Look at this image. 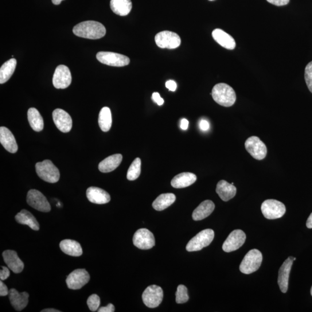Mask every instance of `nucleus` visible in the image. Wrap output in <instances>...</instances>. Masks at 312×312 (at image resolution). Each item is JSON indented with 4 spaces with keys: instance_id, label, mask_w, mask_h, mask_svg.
I'll return each instance as SVG.
<instances>
[{
    "instance_id": "49530a36",
    "label": "nucleus",
    "mask_w": 312,
    "mask_h": 312,
    "mask_svg": "<svg viewBox=\"0 0 312 312\" xmlns=\"http://www.w3.org/2000/svg\"><path fill=\"white\" fill-rule=\"evenodd\" d=\"M306 227L308 228H312V213L308 217L306 221Z\"/></svg>"
},
{
    "instance_id": "4468645a",
    "label": "nucleus",
    "mask_w": 312,
    "mask_h": 312,
    "mask_svg": "<svg viewBox=\"0 0 312 312\" xmlns=\"http://www.w3.org/2000/svg\"><path fill=\"white\" fill-rule=\"evenodd\" d=\"M72 82V76L67 66L60 65L56 68L53 77V84L58 89L67 88Z\"/></svg>"
},
{
    "instance_id": "dca6fc26",
    "label": "nucleus",
    "mask_w": 312,
    "mask_h": 312,
    "mask_svg": "<svg viewBox=\"0 0 312 312\" xmlns=\"http://www.w3.org/2000/svg\"><path fill=\"white\" fill-rule=\"evenodd\" d=\"M52 115L54 124L58 130L64 133L71 131L72 120L67 112L58 108L53 112Z\"/></svg>"
},
{
    "instance_id": "0eeeda50",
    "label": "nucleus",
    "mask_w": 312,
    "mask_h": 312,
    "mask_svg": "<svg viewBox=\"0 0 312 312\" xmlns=\"http://www.w3.org/2000/svg\"><path fill=\"white\" fill-rule=\"evenodd\" d=\"M155 42L159 48L163 49H176L181 44L179 35L170 31H162L155 35Z\"/></svg>"
},
{
    "instance_id": "ddd939ff",
    "label": "nucleus",
    "mask_w": 312,
    "mask_h": 312,
    "mask_svg": "<svg viewBox=\"0 0 312 312\" xmlns=\"http://www.w3.org/2000/svg\"><path fill=\"white\" fill-rule=\"evenodd\" d=\"M133 244L140 249L148 250L155 245V239L153 233L146 228L137 230L133 237Z\"/></svg>"
},
{
    "instance_id": "aec40b11",
    "label": "nucleus",
    "mask_w": 312,
    "mask_h": 312,
    "mask_svg": "<svg viewBox=\"0 0 312 312\" xmlns=\"http://www.w3.org/2000/svg\"><path fill=\"white\" fill-rule=\"evenodd\" d=\"M9 295L11 304L16 310H22L28 304L29 294L27 292H19L15 288H12Z\"/></svg>"
},
{
    "instance_id": "7c9ffc66",
    "label": "nucleus",
    "mask_w": 312,
    "mask_h": 312,
    "mask_svg": "<svg viewBox=\"0 0 312 312\" xmlns=\"http://www.w3.org/2000/svg\"><path fill=\"white\" fill-rule=\"evenodd\" d=\"M176 200V196L173 193L162 194L155 199L153 202V208L158 211H162L172 204Z\"/></svg>"
},
{
    "instance_id": "1a4fd4ad",
    "label": "nucleus",
    "mask_w": 312,
    "mask_h": 312,
    "mask_svg": "<svg viewBox=\"0 0 312 312\" xmlns=\"http://www.w3.org/2000/svg\"><path fill=\"white\" fill-rule=\"evenodd\" d=\"M96 57L101 63L112 67H124L130 63V58L119 53L110 52H100Z\"/></svg>"
},
{
    "instance_id": "f03ea898",
    "label": "nucleus",
    "mask_w": 312,
    "mask_h": 312,
    "mask_svg": "<svg viewBox=\"0 0 312 312\" xmlns=\"http://www.w3.org/2000/svg\"><path fill=\"white\" fill-rule=\"evenodd\" d=\"M211 95L216 103L225 107L232 106L237 99L236 92L232 88L223 83L214 86Z\"/></svg>"
},
{
    "instance_id": "f257e3e1",
    "label": "nucleus",
    "mask_w": 312,
    "mask_h": 312,
    "mask_svg": "<svg viewBox=\"0 0 312 312\" xmlns=\"http://www.w3.org/2000/svg\"><path fill=\"white\" fill-rule=\"evenodd\" d=\"M73 33L77 37L97 40L105 36L106 29L100 22L89 21L81 22L74 27Z\"/></svg>"
},
{
    "instance_id": "7ed1b4c3",
    "label": "nucleus",
    "mask_w": 312,
    "mask_h": 312,
    "mask_svg": "<svg viewBox=\"0 0 312 312\" xmlns=\"http://www.w3.org/2000/svg\"><path fill=\"white\" fill-rule=\"evenodd\" d=\"M36 170L38 176L43 181L50 183H56L59 181V170L49 160L37 163Z\"/></svg>"
},
{
    "instance_id": "f3484780",
    "label": "nucleus",
    "mask_w": 312,
    "mask_h": 312,
    "mask_svg": "<svg viewBox=\"0 0 312 312\" xmlns=\"http://www.w3.org/2000/svg\"><path fill=\"white\" fill-rule=\"evenodd\" d=\"M294 257H289L280 268L278 282L281 291L286 293L288 290V280Z\"/></svg>"
},
{
    "instance_id": "4c0bfd02",
    "label": "nucleus",
    "mask_w": 312,
    "mask_h": 312,
    "mask_svg": "<svg viewBox=\"0 0 312 312\" xmlns=\"http://www.w3.org/2000/svg\"><path fill=\"white\" fill-rule=\"evenodd\" d=\"M1 271H0V279L1 280H5L9 278L10 276V271L9 268H8L6 267H2Z\"/></svg>"
},
{
    "instance_id": "a19ab883",
    "label": "nucleus",
    "mask_w": 312,
    "mask_h": 312,
    "mask_svg": "<svg viewBox=\"0 0 312 312\" xmlns=\"http://www.w3.org/2000/svg\"><path fill=\"white\" fill-rule=\"evenodd\" d=\"M9 294V290L7 286L3 282V280L0 282V296H5Z\"/></svg>"
},
{
    "instance_id": "de8ad7c7",
    "label": "nucleus",
    "mask_w": 312,
    "mask_h": 312,
    "mask_svg": "<svg viewBox=\"0 0 312 312\" xmlns=\"http://www.w3.org/2000/svg\"><path fill=\"white\" fill-rule=\"evenodd\" d=\"M41 312H60V310L52 309V308H49V309H45L41 311Z\"/></svg>"
},
{
    "instance_id": "2f4dec72",
    "label": "nucleus",
    "mask_w": 312,
    "mask_h": 312,
    "mask_svg": "<svg viewBox=\"0 0 312 312\" xmlns=\"http://www.w3.org/2000/svg\"><path fill=\"white\" fill-rule=\"evenodd\" d=\"M17 61L15 58L7 61L0 68V84H3L7 83L14 73Z\"/></svg>"
},
{
    "instance_id": "c9c22d12",
    "label": "nucleus",
    "mask_w": 312,
    "mask_h": 312,
    "mask_svg": "<svg viewBox=\"0 0 312 312\" xmlns=\"http://www.w3.org/2000/svg\"><path fill=\"white\" fill-rule=\"evenodd\" d=\"M87 303L89 309L92 311H96L99 309L100 305V298L97 294H93L89 296Z\"/></svg>"
},
{
    "instance_id": "c03bdc74",
    "label": "nucleus",
    "mask_w": 312,
    "mask_h": 312,
    "mask_svg": "<svg viewBox=\"0 0 312 312\" xmlns=\"http://www.w3.org/2000/svg\"><path fill=\"white\" fill-rule=\"evenodd\" d=\"M199 125L201 130L206 131L209 130L210 126L207 120H201Z\"/></svg>"
},
{
    "instance_id": "9b49d317",
    "label": "nucleus",
    "mask_w": 312,
    "mask_h": 312,
    "mask_svg": "<svg viewBox=\"0 0 312 312\" xmlns=\"http://www.w3.org/2000/svg\"><path fill=\"white\" fill-rule=\"evenodd\" d=\"M90 278L91 277L87 270L77 269L67 276L66 283L69 289L79 290L89 282Z\"/></svg>"
},
{
    "instance_id": "a18cd8bd",
    "label": "nucleus",
    "mask_w": 312,
    "mask_h": 312,
    "mask_svg": "<svg viewBox=\"0 0 312 312\" xmlns=\"http://www.w3.org/2000/svg\"><path fill=\"white\" fill-rule=\"evenodd\" d=\"M189 127V121L186 119H183L181 120V127L182 130H186Z\"/></svg>"
},
{
    "instance_id": "c85d7f7f",
    "label": "nucleus",
    "mask_w": 312,
    "mask_h": 312,
    "mask_svg": "<svg viewBox=\"0 0 312 312\" xmlns=\"http://www.w3.org/2000/svg\"><path fill=\"white\" fill-rule=\"evenodd\" d=\"M110 7L115 14L124 17L129 14L132 5L131 0H111Z\"/></svg>"
},
{
    "instance_id": "bb28decb",
    "label": "nucleus",
    "mask_w": 312,
    "mask_h": 312,
    "mask_svg": "<svg viewBox=\"0 0 312 312\" xmlns=\"http://www.w3.org/2000/svg\"><path fill=\"white\" fill-rule=\"evenodd\" d=\"M60 248L62 252L69 256L78 257L83 253L80 244L71 240L62 241L60 244Z\"/></svg>"
},
{
    "instance_id": "393cba45",
    "label": "nucleus",
    "mask_w": 312,
    "mask_h": 312,
    "mask_svg": "<svg viewBox=\"0 0 312 312\" xmlns=\"http://www.w3.org/2000/svg\"><path fill=\"white\" fill-rule=\"evenodd\" d=\"M215 208L214 203L210 200H206L201 203L200 205L194 210L192 214L193 220L200 221L204 219L211 214Z\"/></svg>"
},
{
    "instance_id": "e433bc0d",
    "label": "nucleus",
    "mask_w": 312,
    "mask_h": 312,
    "mask_svg": "<svg viewBox=\"0 0 312 312\" xmlns=\"http://www.w3.org/2000/svg\"><path fill=\"white\" fill-rule=\"evenodd\" d=\"M305 80L308 89L312 93V61L309 62L305 68Z\"/></svg>"
},
{
    "instance_id": "6ab92c4d",
    "label": "nucleus",
    "mask_w": 312,
    "mask_h": 312,
    "mask_svg": "<svg viewBox=\"0 0 312 312\" xmlns=\"http://www.w3.org/2000/svg\"><path fill=\"white\" fill-rule=\"evenodd\" d=\"M87 196L90 202L96 204H107L111 201L110 195L106 191L96 187H89Z\"/></svg>"
},
{
    "instance_id": "2eb2a0df",
    "label": "nucleus",
    "mask_w": 312,
    "mask_h": 312,
    "mask_svg": "<svg viewBox=\"0 0 312 312\" xmlns=\"http://www.w3.org/2000/svg\"><path fill=\"white\" fill-rule=\"evenodd\" d=\"M246 240V234L241 229L234 230L229 234L223 245L224 252L229 253L236 251L243 246Z\"/></svg>"
},
{
    "instance_id": "58836bf2",
    "label": "nucleus",
    "mask_w": 312,
    "mask_h": 312,
    "mask_svg": "<svg viewBox=\"0 0 312 312\" xmlns=\"http://www.w3.org/2000/svg\"><path fill=\"white\" fill-rule=\"evenodd\" d=\"M152 99H153L154 102L157 103L159 106H161V105L165 103V101H164L163 99L161 97V95H160V94L158 92L153 93V95H152Z\"/></svg>"
},
{
    "instance_id": "6e6552de",
    "label": "nucleus",
    "mask_w": 312,
    "mask_h": 312,
    "mask_svg": "<svg viewBox=\"0 0 312 312\" xmlns=\"http://www.w3.org/2000/svg\"><path fill=\"white\" fill-rule=\"evenodd\" d=\"M246 149L252 157L257 161H262L266 157L267 148L265 143L257 136L249 137L245 143Z\"/></svg>"
},
{
    "instance_id": "4be33fe9",
    "label": "nucleus",
    "mask_w": 312,
    "mask_h": 312,
    "mask_svg": "<svg viewBox=\"0 0 312 312\" xmlns=\"http://www.w3.org/2000/svg\"><path fill=\"white\" fill-rule=\"evenodd\" d=\"M212 37L218 44L223 48L232 50L235 49L236 42L233 37L225 31L219 29L214 30L212 32Z\"/></svg>"
},
{
    "instance_id": "20e7f679",
    "label": "nucleus",
    "mask_w": 312,
    "mask_h": 312,
    "mask_svg": "<svg viewBox=\"0 0 312 312\" xmlns=\"http://www.w3.org/2000/svg\"><path fill=\"white\" fill-rule=\"evenodd\" d=\"M263 256L257 249L250 251L242 261L240 270L245 274H251L259 270L262 263Z\"/></svg>"
},
{
    "instance_id": "09e8293b",
    "label": "nucleus",
    "mask_w": 312,
    "mask_h": 312,
    "mask_svg": "<svg viewBox=\"0 0 312 312\" xmlns=\"http://www.w3.org/2000/svg\"><path fill=\"white\" fill-rule=\"evenodd\" d=\"M53 5H59L62 1L63 0H52Z\"/></svg>"
},
{
    "instance_id": "5701e85b",
    "label": "nucleus",
    "mask_w": 312,
    "mask_h": 312,
    "mask_svg": "<svg viewBox=\"0 0 312 312\" xmlns=\"http://www.w3.org/2000/svg\"><path fill=\"white\" fill-rule=\"evenodd\" d=\"M216 192L221 200L226 202L236 196L237 188L233 185L221 180L217 183Z\"/></svg>"
},
{
    "instance_id": "473e14b6",
    "label": "nucleus",
    "mask_w": 312,
    "mask_h": 312,
    "mask_svg": "<svg viewBox=\"0 0 312 312\" xmlns=\"http://www.w3.org/2000/svg\"><path fill=\"white\" fill-rule=\"evenodd\" d=\"M112 123V114L110 109L104 107L99 114V124L101 130L104 132L110 130Z\"/></svg>"
},
{
    "instance_id": "f8f14e48",
    "label": "nucleus",
    "mask_w": 312,
    "mask_h": 312,
    "mask_svg": "<svg viewBox=\"0 0 312 312\" xmlns=\"http://www.w3.org/2000/svg\"><path fill=\"white\" fill-rule=\"evenodd\" d=\"M163 299V291L161 287L151 285L147 287L142 294V299L145 305L150 308L160 305Z\"/></svg>"
},
{
    "instance_id": "f704fd0d",
    "label": "nucleus",
    "mask_w": 312,
    "mask_h": 312,
    "mask_svg": "<svg viewBox=\"0 0 312 312\" xmlns=\"http://www.w3.org/2000/svg\"><path fill=\"white\" fill-rule=\"evenodd\" d=\"M189 296L187 294V288L184 285H179L176 292V302L178 303H184L188 301Z\"/></svg>"
},
{
    "instance_id": "a878e982",
    "label": "nucleus",
    "mask_w": 312,
    "mask_h": 312,
    "mask_svg": "<svg viewBox=\"0 0 312 312\" xmlns=\"http://www.w3.org/2000/svg\"><path fill=\"white\" fill-rule=\"evenodd\" d=\"M122 159L123 156L120 154L109 156L99 164V169L101 173H110L119 166Z\"/></svg>"
},
{
    "instance_id": "79ce46f5",
    "label": "nucleus",
    "mask_w": 312,
    "mask_h": 312,
    "mask_svg": "<svg viewBox=\"0 0 312 312\" xmlns=\"http://www.w3.org/2000/svg\"><path fill=\"white\" fill-rule=\"evenodd\" d=\"M99 312H114L115 306L113 304L109 303L107 306L101 307L98 309Z\"/></svg>"
},
{
    "instance_id": "a211bd4d",
    "label": "nucleus",
    "mask_w": 312,
    "mask_h": 312,
    "mask_svg": "<svg viewBox=\"0 0 312 312\" xmlns=\"http://www.w3.org/2000/svg\"><path fill=\"white\" fill-rule=\"evenodd\" d=\"M4 261L10 270L15 273L19 274L24 269V263L19 258L17 253L11 250H7L3 253Z\"/></svg>"
},
{
    "instance_id": "412c9836",
    "label": "nucleus",
    "mask_w": 312,
    "mask_h": 312,
    "mask_svg": "<svg viewBox=\"0 0 312 312\" xmlns=\"http://www.w3.org/2000/svg\"><path fill=\"white\" fill-rule=\"evenodd\" d=\"M0 142L6 149L11 153H15L18 150L15 136L7 127L0 128Z\"/></svg>"
},
{
    "instance_id": "39448f33",
    "label": "nucleus",
    "mask_w": 312,
    "mask_h": 312,
    "mask_svg": "<svg viewBox=\"0 0 312 312\" xmlns=\"http://www.w3.org/2000/svg\"><path fill=\"white\" fill-rule=\"evenodd\" d=\"M214 237L213 230L211 229L202 230L189 242L186 246V250L188 252L201 251L211 244Z\"/></svg>"
},
{
    "instance_id": "37998d69",
    "label": "nucleus",
    "mask_w": 312,
    "mask_h": 312,
    "mask_svg": "<svg viewBox=\"0 0 312 312\" xmlns=\"http://www.w3.org/2000/svg\"><path fill=\"white\" fill-rule=\"evenodd\" d=\"M166 88L170 90L171 92H175L177 88V85L175 81L170 80L168 81L166 84Z\"/></svg>"
},
{
    "instance_id": "8fccbe9b",
    "label": "nucleus",
    "mask_w": 312,
    "mask_h": 312,
    "mask_svg": "<svg viewBox=\"0 0 312 312\" xmlns=\"http://www.w3.org/2000/svg\"><path fill=\"white\" fill-rule=\"evenodd\" d=\"M310 292H311V296H312V287H311V288Z\"/></svg>"
},
{
    "instance_id": "b1692460",
    "label": "nucleus",
    "mask_w": 312,
    "mask_h": 312,
    "mask_svg": "<svg viewBox=\"0 0 312 312\" xmlns=\"http://www.w3.org/2000/svg\"><path fill=\"white\" fill-rule=\"evenodd\" d=\"M197 181L196 175L190 173H183L175 176L171 181V185L175 189L185 188Z\"/></svg>"
},
{
    "instance_id": "cd10ccee",
    "label": "nucleus",
    "mask_w": 312,
    "mask_h": 312,
    "mask_svg": "<svg viewBox=\"0 0 312 312\" xmlns=\"http://www.w3.org/2000/svg\"><path fill=\"white\" fill-rule=\"evenodd\" d=\"M15 219L18 223L28 225L31 229L38 231L40 229V224L36 217L28 210L23 209L15 216Z\"/></svg>"
},
{
    "instance_id": "72a5a7b5",
    "label": "nucleus",
    "mask_w": 312,
    "mask_h": 312,
    "mask_svg": "<svg viewBox=\"0 0 312 312\" xmlns=\"http://www.w3.org/2000/svg\"><path fill=\"white\" fill-rule=\"evenodd\" d=\"M140 172H141V161L139 158H136L128 169L127 174L128 180H136L139 177Z\"/></svg>"
},
{
    "instance_id": "ea45409f",
    "label": "nucleus",
    "mask_w": 312,
    "mask_h": 312,
    "mask_svg": "<svg viewBox=\"0 0 312 312\" xmlns=\"http://www.w3.org/2000/svg\"><path fill=\"white\" fill-rule=\"evenodd\" d=\"M267 1L276 6H286L290 2V0H267Z\"/></svg>"
},
{
    "instance_id": "c756f323",
    "label": "nucleus",
    "mask_w": 312,
    "mask_h": 312,
    "mask_svg": "<svg viewBox=\"0 0 312 312\" xmlns=\"http://www.w3.org/2000/svg\"><path fill=\"white\" fill-rule=\"evenodd\" d=\"M27 118L31 128L35 131L40 132L44 126V120L36 108H31L27 112Z\"/></svg>"
},
{
    "instance_id": "9d476101",
    "label": "nucleus",
    "mask_w": 312,
    "mask_h": 312,
    "mask_svg": "<svg viewBox=\"0 0 312 312\" xmlns=\"http://www.w3.org/2000/svg\"><path fill=\"white\" fill-rule=\"evenodd\" d=\"M27 202L31 207L42 212H49L51 210L44 195L37 190H30L27 196Z\"/></svg>"
},
{
    "instance_id": "423d86ee",
    "label": "nucleus",
    "mask_w": 312,
    "mask_h": 312,
    "mask_svg": "<svg viewBox=\"0 0 312 312\" xmlns=\"http://www.w3.org/2000/svg\"><path fill=\"white\" fill-rule=\"evenodd\" d=\"M261 209L264 217L270 220L282 217L286 211L285 205L275 200H265L261 205Z\"/></svg>"
},
{
    "instance_id": "3c124183",
    "label": "nucleus",
    "mask_w": 312,
    "mask_h": 312,
    "mask_svg": "<svg viewBox=\"0 0 312 312\" xmlns=\"http://www.w3.org/2000/svg\"><path fill=\"white\" fill-rule=\"evenodd\" d=\"M209 1H214V0H209Z\"/></svg>"
}]
</instances>
